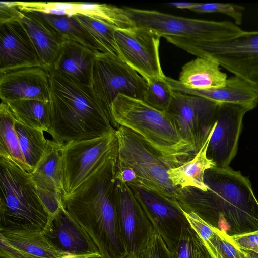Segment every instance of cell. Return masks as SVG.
Segmentation results:
<instances>
[{
	"label": "cell",
	"mask_w": 258,
	"mask_h": 258,
	"mask_svg": "<svg viewBox=\"0 0 258 258\" xmlns=\"http://www.w3.org/2000/svg\"><path fill=\"white\" fill-rule=\"evenodd\" d=\"M114 122L140 136L173 167L188 161L198 151L182 136L167 111L143 100L119 94L111 106Z\"/></svg>",
	"instance_id": "cell-4"
},
{
	"label": "cell",
	"mask_w": 258,
	"mask_h": 258,
	"mask_svg": "<svg viewBox=\"0 0 258 258\" xmlns=\"http://www.w3.org/2000/svg\"><path fill=\"white\" fill-rule=\"evenodd\" d=\"M1 101L39 100L49 103V74L43 67L22 69L0 74Z\"/></svg>",
	"instance_id": "cell-19"
},
{
	"label": "cell",
	"mask_w": 258,
	"mask_h": 258,
	"mask_svg": "<svg viewBox=\"0 0 258 258\" xmlns=\"http://www.w3.org/2000/svg\"><path fill=\"white\" fill-rule=\"evenodd\" d=\"M124 8L136 27L148 29L161 37L224 41L237 37L243 31L229 21L191 19L157 11Z\"/></svg>",
	"instance_id": "cell-8"
},
{
	"label": "cell",
	"mask_w": 258,
	"mask_h": 258,
	"mask_svg": "<svg viewBox=\"0 0 258 258\" xmlns=\"http://www.w3.org/2000/svg\"><path fill=\"white\" fill-rule=\"evenodd\" d=\"M135 257L136 258H148L146 248Z\"/></svg>",
	"instance_id": "cell-42"
},
{
	"label": "cell",
	"mask_w": 258,
	"mask_h": 258,
	"mask_svg": "<svg viewBox=\"0 0 258 258\" xmlns=\"http://www.w3.org/2000/svg\"><path fill=\"white\" fill-rule=\"evenodd\" d=\"M49 78L51 125L53 140L64 144L99 137L118 127L94 96L90 86L51 69Z\"/></svg>",
	"instance_id": "cell-3"
},
{
	"label": "cell",
	"mask_w": 258,
	"mask_h": 258,
	"mask_svg": "<svg viewBox=\"0 0 258 258\" xmlns=\"http://www.w3.org/2000/svg\"><path fill=\"white\" fill-rule=\"evenodd\" d=\"M0 258H11L6 254L0 251Z\"/></svg>",
	"instance_id": "cell-43"
},
{
	"label": "cell",
	"mask_w": 258,
	"mask_h": 258,
	"mask_svg": "<svg viewBox=\"0 0 258 258\" xmlns=\"http://www.w3.org/2000/svg\"><path fill=\"white\" fill-rule=\"evenodd\" d=\"M32 12L52 26L64 40H70L79 43L96 53L101 52L94 39L74 15Z\"/></svg>",
	"instance_id": "cell-27"
},
{
	"label": "cell",
	"mask_w": 258,
	"mask_h": 258,
	"mask_svg": "<svg viewBox=\"0 0 258 258\" xmlns=\"http://www.w3.org/2000/svg\"><path fill=\"white\" fill-rule=\"evenodd\" d=\"M219 104L173 91L167 111L175 120L183 138L198 152L215 125Z\"/></svg>",
	"instance_id": "cell-11"
},
{
	"label": "cell",
	"mask_w": 258,
	"mask_h": 258,
	"mask_svg": "<svg viewBox=\"0 0 258 258\" xmlns=\"http://www.w3.org/2000/svg\"><path fill=\"white\" fill-rule=\"evenodd\" d=\"M0 251L11 258H41L22 251L10 245L0 236Z\"/></svg>",
	"instance_id": "cell-39"
},
{
	"label": "cell",
	"mask_w": 258,
	"mask_h": 258,
	"mask_svg": "<svg viewBox=\"0 0 258 258\" xmlns=\"http://www.w3.org/2000/svg\"><path fill=\"white\" fill-rule=\"evenodd\" d=\"M214 127L194 158L168 170L169 178L174 187L180 190L194 188L204 192L207 191V187L204 183L205 171L216 166L207 156L208 144Z\"/></svg>",
	"instance_id": "cell-23"
},
{
	"label": "cell",
	"mask_w": 258,
	"mask_h": 258,
	"mask_svg": "<svg viewBox=\"0 0 258 258\" xmlns=\"http://www.w3.org/2000/svg\"><path fill=\"white\" fill-rule=\"evenodd\" d=\"M216 242L219 258H242L239 248L229 235L216 228Z\"/></svg>",
	"instance_id": "cell-35"
},
{
	"label": "cell",
	"mask_w": 258,
	"mask_h": 258,
	"mask_svg": "<svg viewBox=\"0 0 258 258\" xmlns=\"http://www.w3.org/2000/svg\"><path fill=\"white\" fill-rule=\"evenodd\" d=\"M16 120L8 105L0 104V157H6L31 173L22 153L15 129Z\"/></svg>",
	"instance_id": "cell-26"
},
{
	"label": "cell",
	"mask_w": 258,
	"mask_h": 258,
	"mask_svg": "<svg viewBox=\"0 0 258 258\" xmlns=\"http://www.w3.org/2000/svg\"><path fill=\"white\" fill-rule=\"evenodd\" d=\"M195 3L190 2H172L167 3L168 5L180 9L190 10L194 6Z\"/></svg>",
	"instance_id": "cell-40"
},
{
	"label": "cell",
	"mask_w": 258,
	"mask_h": 258,
	"mask_svg": "<svg viewBox=\"0 0 258 258\" xmlns=\"http://www.w3.org/2000/svg\"><path fill=\"white\" fill-rule=\"evenodd\" d=\"M90 87L100 104L113 117L111 106L119 94L143 100L146 80L120 57L110 53H96Z\"/></svg>",
	"instance_id": "cell-10"
},
{
	"label": "cell",
	"mask_w": 258,
	"mask_h": 258,
	"mask_svg": "<svg viewBox=\"0 0 258 258\" xmlns=\"http://www.w3.org/2000/svg\"><path fill=\"white\" fill-rule=\"evenodd\" d=\"M206 191L194 188V200L181 207L229 236L258 230V200L248 177L230 167L207 169Z\"/></svg>",
	"instance_id": "cell-2"
},
{
	"label": "cell",
	"mask_w": 258,
	"mask_h": 258,
	"mask_svg": "<svg viewBox=\"0 0 258 258\" xmlns=\"http://www.w3.org/2000/svg\"><path fill=\"white\" fill-rule=\"evenodd\" d=\"M130 187L154 229L172 251L188 223L182 208L153 192Z\"/></svg>",
	"instance_id": "cell-18"
},
{
	"label": "cell",
	"mask_w": 258,
	"mask_h": 258,
	"mask_svg": "<svg viewBox=\"0 0 258 258\" xmlns=\"http://www.w3.org/2000/svg\"><path fill=\"white\" fill-rule=\"evenodd\" d=\"M173 258H212L203 241L187 223L172 251Z\"/></svg>",
	"instance_id": "cell-32"
},
{
	"label": "cell",
	"mask_w": 258,
	"mask_h": 258,
	"mask_svg": "<svg viewBox=\"0 0 258 258\" xmlns=\"http://www.w3.org/2000/svg\"><path fill=\"white\" fill-rule=\"evenodd\" d=\"M6 103L18 122L48 132L51 125L49 103L39 100H25Z\"/></svg>",
	"instance_id": "cell-28"
},
{
	"label": "cell",
	"mask_w": 258,
	"mask_h": 258,
	"mask_svg": "<svg viewBox=\"0 0 258 258\" xmlns=\"http://www.w3.org/2000/svg\"><path fill=\"white\" fill-rule=\"evenodd\" d=\"M118 149L115 129L96 138L64 143L63 196L73 193L100 166L117 157Z\"/></svg>",
	"instance_id": "cell-9"
},
{
	"label": "cell",
	"mask_w": 258,
	"mask_h": 258,
	"mask_svg": "<svg viewBox=\"0 0 258 258\" xmlns=\"http://www.w3.org/2000/svg\"><path fill=\"white\" fill-rule=\"evenodd\" d=\"M20 20L25 25L42 66L52 68L66 41L48 22L32 11H21Z\"/></svg>",
	"instance_id": "cell-21"
},
{
	"label": "cell",
	"mask_w": 258,
	"mask_h": 258,
	"mask_svg": "<svg viewBox=\"0 0 258 258\" xmlns=\"http://www.w3.org/2000/svg\"><path fill=\"white\" fill-rule=\"evenodd\" d=\"M63 144L47 140L45 150L31 174L38 194L51 216L62 203Z\"/></svg>",
	"instance_id": "cell-16"
},
{
	"label": "cell",
	"mask_w": 258,
	"mask_h": 258,
	"mask_svg": "<svg viewBox=\"0 0 258 258\" xmlns=\"http://www.w3.org/2000/svg\"><path fill=\"white\" fill-rule=\"evenodd\" d=\"M251 109L230 103H220L208 144L207 156L216 166L228 168L236 155L244 114Z\"/></svg>",
	"instance_id": "cell-15"
},
{
	"label": "cell",
	"mask_w": 258,
	"mask_h": 258,
	"mask_svg": "<svg viewBox=\"0 0 258 258\" xmlns=\"http://www.w3.org/2000/svg\"><path fill=\"white\" fill-rule=\"evenodd\" d=\"M50 217L31 174L0 157V232L42 233Z\"/></svg>",
	"instance_id": "cell-6"
},
{
	"label": "cell",
	"mask_w": 258,
	"mask_h": 258,
	"mask_svg": "<svg viewBox=\"0 0 258 258\" xmlns=\"http://www.w3.org/2000/svg\"><path fill=\"white\" fill-rule=\"evenodd\" d=\"M119 224L127 255L137 256L147 247L154 229L131 187L115 180Z\"/></svg>",
	"instance_id": "cell-14"
},
{
	"label": "cell",
	"mask_w": 258,
	"mask_h": 258,
	"mask_svg": "<svg viewBox=\"0 0 258 258\" xmlns=\"http://www.w3.org/2000/svg\"><path fill=\"white\" fill-rule=\"evenodd\" d=\"M216 61L197 57L181 68L178 81L184 87L194 90H207L224 86L228 79Z\"/></svg>",
	"instance_id": "cell-24"
},
{
	"label": "cell",
	"mask_w": 258,
	"mask_h": 258,
	"mask_svg": "<svg viewBox=\"0 0 258 258\" xmlns=\"http://www.w3.org/2000/svg\"><path fill=\"white\" fill-rule=\"evenodd\" d=\"M81 14L92 17L116 29H127L136 27L124 8L106 4L69 3L67 15Z\"/></svg>",
	"instance_id": "cell-25"
},
{
	"label": "cell",
	"mask_w": 258,
	"mask_h": 258,
	"mask_svg": "<svg viewBox=\"0 0 258 258\" xmlns=\"http://www.w3.org/2000/svg\"><path fill=\"white\" fill-rule=\"evenodd\" d=\"M146 251L148 258H173L172 251L155 230L148 241Z\"/></svg>",
	"instance_id": "cell-36"
},
{
	"label": "cell",
	"mask_w": 258,
	"mask_h": 258,
	"mask_svg": "<svg viewBox=\"0 0 258 258\" xmlns=\"http://www.w3.org/2000/svg\"><path fill=\"white\" fill-rule=\"evenodd\" d=\"M167 41L197 57L217 61L258 91V31L223 41L167 36Z\"/></svg>",
	"instance_id": "cell-7"
},
{
	"label": "cell",
	"mask_w": 258,
	"mask_h": 258,
	"mask_svg": "<svg viewBox=\"0 0 258 258\" xmlns=\"http://www.w3.org/2000/svg\"><path fill=\"white\" fill-rule=\"evenodd\" d=\"M122 258H136V257L134 255H125V256H124Z\"/></svg>",
	"instance_id": "cell-44"
},
{
	"label": "cell",
	"mask_w": 258,
	"mask_h": 258,
	"mask_svg": "<svg viewBox=\"0 0 258 258\" xmlns=\"http://www.w3.org/2000/svg\"><path fill=\"white\" fill-rule=\"evenodd\" d=\"M115 133L118 145L115 180L179 206L181 190L172 185L168 174L173 167L132 131L119 126Z\"/></svg>",
	"instance_id": "cell-5"
},
{
	"label": "cell",
	"mask_w": 258,
	"mask_h": 258,
	"mask_svg": "<svg viewBox=\"0 0 258 258\" xmlns=\"http://www.w3.org/2000/svg\"><path fill=\"white\" fill-rule=\"evenodd\" d=\"M239 248V247H238ZM242 258H258V255L239 248Z\"/></svg>",
	"instance_id": "cell-41"
},
{
	"label": "cell",
	"mask_w": 258,
	"mask_h": 258,
	"mask_svg": "<svg viewBox=\"0 0 258 258\" xmlns=\"http://www.w3.org/2000/svg\"><path fill=\"white\" fill-rule=\"evenodd\" d=\"M22 12L14 2L1 1L0 24L15 20H20Z\"/></svg>",
	"instance_id": "cell-38"
},
{
	"label": "cell",
	"mask_w": 258,
	"mask_h": 258,
	"mask_svg": "<svg viewBox=\"0 0 258 258\" xmlns=\"http://www.w3.org/2000/svg\"><path fill=\"white\" fill-rule=\"evenodd\" d=\"M0 236L13 247L28 254L41 258H64L42 233L0 232Z\"/></svg>",
	"instance_id": "cell-29"
},
{
	"label": "cell",
	"mask_w": 258,
	"mask_h": 258,
	"mask_svg": "<svg viewBox=\"0 0 258 258\" xmlns=\"http://www.w3.org/2000/svg\"><path fill=\"white\" fill-rule=\"evenodd\" d=\"M33 67L43 66L22 21L0 24V74Z\"/></svg>",
	"instance_id": "cell-17"
},
{
	"label": "cell",
	"mask_w": 258,
	"mask_h": 258,
	"mask_svg": "<svg viewBox=\"0 0 258 258\" xmlns=\"http://www.w3.org/2000/svg\"><path fill=\"white\" fill-rule=\"evenodd\" d=\"M96 53L79 43L66 40L52 68L48 69L90 86Z\"/></svg>",
	"instance_id": "cell-22"
},
{
	"label": "cell",
	"mask_w": 258,
	"mask_h": 258,
	"mask_svg": "<svg viewBox=\"0 0 258 258\" xmlns=\"http://www.w3.org/2000/svg\"><path fill=\"white\" fill-rule=\"evenodd\" d=\"M74 16L94 39L101 52L120 57L115 39L116 28L87 15L76 14Z\"/></svg>",
	"instance_id": "cell-31"
},
{
	"label": "cell",
	"mask_w": 258,
	"mask_h": 258,
	"mask_svg": "<svg viewBox=\"0 0 258 258\" xmlns=\"http://www.w3.org/2000/svg\"><path fill=\"white\" fill-rule=\"evenodd\" d=\"M166 80L173 90L198 96L218 103H230L254 108L258 104V91L250 84L236 76L228 78L221 87L207 90L186 88L176 80L166 76Z\"/></svg>",
	"instance_id": "cell-20"
},
{
	"label": "cell",
	"mask_w": 258,
	"mask_h": 258,
	"mask_svg": "<svg viewBox=\"0 0 258 258\" xmlns=\"http://www.w3.org/2000/svg\"><path fill=\"white\" fill-rule=\"evenodd\" d=\"M244 7L230 3H196L190 10L200 13H218L231 17L236 25L241 24Z\"/></svg>",
	"instance_id": "cell-34"
},
{
	"label": "cell",
	"mask_w": 258,
	"mask_h": 258,
	"mask_svg": "<svg viewBox=\"0 0 258 258\" xmlns=\"http://www.w3.org/2000/svg\"><path fill=\"white\" fill-rule=\"evenodd\" d=\"M42 234L64 258H101L91 237L67 212L63 203L51 216Z\"/></svg>",
	"instance_id": "cell-13"
},
{
	"label": "cell",
	"mask_w": 258,
	"mask_h": 258,
	"mask_svg": "<svg viewBox=\"0 0 258 258\" xmlns=\"http://www.w3.org/2000/svg\"><path fill=\"white\" fill-rule=\"evenodd\" d=\"M117 158L97 169L73 193L62 196L64 207L96 245L101 258L127 255L122 239L115 192Z\"/></svg>",
	"instance_id": "cell-1"
},
{
	"label": "cell",
	"mask_w": 258,
	"mask_h": 258,
	"mask_svg": "<svg viewBox=\"0 0 258 258\" xmlns=\"http://www.w3.org/2000/svg\"><path fill=\"white\" fill-rule=\"evenodd\" d=\"M160 38L157 34L142 27L115 31L120 58L144 79L166 76L160 63Z\"/></svg>",
	"instance_id": "cell-12"
},
{
	"label": "cell",
	"mask_w": 258,
	"mask_h": 258,
	"mask_svg": "<svg viewBox=\"0 0 258 258\" xmlns=\"http://www.w3.org/2000/svg\"><path fill=\"white\" fill-rule=\"evenodd\" d=\"M240 249L258 255V230L230 236Z\"/></svg>",
	"instance_id": "cell-37"
},
{
	"label": "cell",
	"mask_w": 258,
	"mask_h": 258,
	"mask_svg": "<svg viewBox=\"0 0 258 258\" xmlns=\"http://www.w3.org/2000/svg\"><path fill=\"white\" fill-rule=\"evenodd\" d=\"M15 127L22 153L32 173L44 153L47 140L42 130L28 126L17 120Z\"/></svg>",
	"instance_id": "cell-30"
},
{
	"label": "cell",
	"mask_w": 258,
	"mask_h": 258,
	"mask_svg": "<svg viewBox=\"0 0 258 258\" xmlns=\"http://www.w3.org/2000/svg\"><path fill=\"white\" fill-rule=\"evenodd\" d=\"M145 79L147 88L143 100L158 109L167 111L174 90L166 80V76Z\"/></svg>",
	"instance_id": "cell-33"
}]
</instances>
